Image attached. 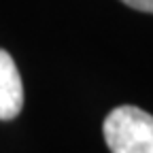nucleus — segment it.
Here are the masks:
<instances>
[{"label":"nucleus","mask_w":153,"mask_h":153,"mask_svg":"<svg viewBox=\"0 0 153 153\" xmlns=\"http://www.w3.org/2000/svg\"><path fill=\"white\" fill-rule=\"evenodd\" d=\"M24 108V83L15 60L0 49V121L15 119Z\"/></svg>","instance_id":"2"},{"label":"nucleus","mask_w":153,"mask_h":153,"mask_svg":"<svg viewBox=\"0 0 153 153\" xmlns=\"http://www.w3.org/2000/svg\"><path fill=\"white\" fill-rule=\"evenodd\" d=\"M123 4H128L130 9H136L143 13H153V0H121Z\"/></svg>","instance_id":"3"},{"label":"nucleus","mask_w":153,"mask_h":153,"mask_svg":"<svg viewBox=\"0 0 153 153\" xmlns=\"http://www.w3.org/2000/svg\"><path fill=\"white\" fill-rule=\"evenodd\" d=\"M111 153H153V115L138 106L113 108L102 123Z\"/></svg>","instance_id":"1"}]
</instances>
